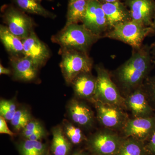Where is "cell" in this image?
I'll use <instances>...</instances> for the list:
<instances>
[{
	"label": "cell",
	"mask_w": 155,
	"mask_h": 155,
	"mask_svg": "<svg viewBox=\"0 0 155 155\" xmlns=\"http://www.w3.org/2000/svg\"><path fill=\"white\" fill-rule=\"evenodd\" d=\"M132 49L130 58L110 72L112 79L124 97L142 86L155 65L149 45H143Z\"/></svg>",
	"instance_id": "1"
},
{
	"label": "cell",
	"mask_w": 155,
	"mask_h": 155,
	"mask_svg": "<svg viewBox=\"0 0 155 155\" xmlns=\"http://www.w3.org/2000/svg\"><path fill=\"white\" fill-rule=\"evenodd\" d=\"M101 38V37L93 33L83 24H75L65 25L52 37L51 40L53 43L59 45L61 48L88 53L92 46Z\"/></svg>",
	"instance_id": "2"
},
{
	"label": "cell",
	"mask_w": 155,
	"mask_h": 155,
	"mask_svg": "<svg viewBox=\"0 0 155 155\" xmlns=\"http://www.w3.org/2000/svg\"><path fill=\"white\" fill-rule=\"evenodd\" d=\"M60 52L62 57L60 67L68 84H72L79 74L91 72L93 60L89 56L88 53L62 48H60Z\"/></svg>",
	"instance_id": "3"
},
{
	"label": "cell",
	"mask_w": 155,
	"mask_h": 155,
	"mask_svg": "<svg viewBox=\"0 0 155 155\" xmlns=\"http://www.w3.org/2000/svg\"><path fill=\"white\" fill-rule=\"evenodd\" d=\"M151 32L150 27L131 19L114 26L104 37L122 41L132 49H136L141 47L145 38L150 35Z\"/></svg>",
	"instance_id": "4"
},
{
	"label": "cell",
	"mask_w": 155,
	"mask_h": 155,
	"mask_svg": "<svg viewBox=\"0 0 155 155\" xmlns=\"http://www.w3.org/2000/svg\"><path fill=\"white\" fill-rule=\"evenodd\" d=\"M95 69L97 73V84L94 100L118 106L125 110L124 97L112 79L110 72L102 64H97Z\"/></svg>",
	"instance_id": "5"
},
{
	"label": "cell",
	"mask_w": 155,
	"mask_h": 155,
	"mask_svg": "<svg viewBox=\"0 0 155 155\" xmlns=\"http://www.w3.org/2000/svg\"><path fill=\"white\" fill-rule=\"evenodd\" d=\"M117 131L102 127L87 138V148L93 155H116L125 140Z\"/></svg>",
	"instance_id": "6"
},
{
	"label": "cell",
	"mask_w": 155,
	"mask_h": 155,
	"mask_svg": "<svg viewBox=\"0 0 155 155\" xmlns=\"http://www.w3.org/2000/svg\"><path fill=\"white\" fill-rule=\"evenodd\" d=\"M96 112L97 121L104 128L120 133L129 116L123 108L94 100L92 103Z\"/></svg>",
	"instance_id": "7"
},
{
	"label": "cell",
	"mask_w": 155,
	"mask_h": 155,
	"mask_svg": "<svg viewBox=\"0 0 155 155\" xmlns=\"http://www.w3.org/2000/svg\"><path fill=\"white\" fill-rule=\"evenodd\" d=\"M2 16L9 30L22 40L33 31L34 22L32 18L13 5L3 7Z\"/></svg>",
	"instance_id": "8"
},
{
	"label": "cell",
	"mask_w": 155,
	"mask_h": 155,
	"mask_svg": "<svg viewBox=\"0 0 155 155\" xmlns=\"http://www.w3.org/2000/svg\"><path fill=\"white\" fill-rule=\"evenodd\" d=\"M155 130V115L145 118L130 117L120 132L125 138L133 137L147 142Z\"/></svg>",
	"instance_id": "9"
},
{
	"label": "cell",
	"mask_w": 155,
	"mask_h": 155,
	"mask_svg": "<svg viewBox=\"0 0 155 155\" xmlns=\"http://www.w3.org/2000/svg\"><path fill=\"white\" fill-rule=\"evenodd\" d=\"M82 24L93 33L104 38L110 26L101 3L98 0H88L86 15Z\"/></svg>",
	"instance_id": "10"
},
{
	"label": "cell",
	"mask_w": 155,
	"mask_h": 155,
	"mask_svg": "<svg viewBox=\"0 0 155 155\" xmlns=\"http://www.w3.org/2000/svg\"><path fill=\"white\" fill-rule=\"evenodd\" d=\"M125 110L133 118H145L155 115L142 86L124 97Z\"/></svg>",
	"instance_id": "11"
},
{
	"label": "cell",
	"mask_w": 155,
	"mask_h": 155,
	"mask_svg": "<svg viewBox=\"0 0 155 155\" xmlns=\"http://www.w3.org/2000/svg\"><path fill=\"white\" fill-rule=\"evenodd\" d=\"M23 56L30 58L37 67L42 66L50 58V50L41 41L34 31H32L26 38L22 40Z\"/></svg>",
	"instance_id": "12"
},
{
	"label": "cell",
	"mask_w": 155,
	"mask_h": 155,
	"mask_svg": "<svg viewBox=\"0 0 155 155\" xmlns=\"http://www.w3.org/2000/svg\"><path fill=\"white\" fill-rule=\"evenodd\" d=\"M81 100L73 99L68 106V112L70 118L81 128L90 129L94 125L96 117L89 106Z\"/></svg>",
	"instance_id": "13"
},
{
	"label": "cell",
	"mask_w": 155,
	"mask_h": 155,
	"mask_svg": "<svg viewBox=\"0 0 155 155\" xmlns=\"http://www.w3.org/2000/svg\"><path fill=\"white\" fill-rule=\"evenodd\" d=\"M131 20L150 27L155 14L154 0H126Z\"/></svg>",
	"instance_id": "14"
},
{
	"label": "cell",
	"mask_w": 155,
	"mask_h": 155,
	"mask_svg": "<svg viewBox=\"0 0 155 155\" xmlns=\"http://www.w3.org/2000/svg\"><path fill=\"white\" fill-rule=\"evenodd\" d=\"M96 84V77L91 72H87L78 75L71 84L78 98L87 100L92 104L94 101Z\"/></svg>",
	"instance_id": "15"
},
{
	"label": "cell",
	"mask_w": 155,
	"mask_h": 155,
	"mask_svg": "<svg viewBox=\"0 0 155 155\" xmlns=\"http://www.w3.org/2000/svg\"><path fill=\"white\" fill-rule=\"evenodd\" d=\"M10 60L16 79L29 81L36 77L39 67L30 58L24 56H11Z\"/></svg>",
	"instance_id": "16"
},
{
	"label": "cell",
	"mask_w": 155,
	"mask_h": 155,
	"mask_svg": "<svg viewBox=\"0 0 155 155\" xmlns=\"http://www.w3.org/2000/svg\"><path fill=\"white\" fill-rule=\"evenodd\" d=\"M101 5L107 19L110 30L120 23L131 20L129 10L120 1L101 3Z\"/></svg>",
	"instance_id": "17"
},
{
	"label": "cell",
	"mask_w": 155,
	"mask_h": 155,
	"mask_svg": "<svg viewBox=\"0 0 155 155\" xmlns=\"http://www.w3.org/2000/svg\"><path fill=\"white\" fill-rule=\"evenodd\" d=\"M0 39L6 51L11 56L23 55L22 40L14 35L6 26H0Z\"/></svg>",
	"instance_id": "18"
},
{
	"label": "cell",
	"mask_w": 155,
	"mask_h": 155,
	"mask_svg": "<svg viewBox=\"0 0 155 155\" xmlns=\"http://www.w3.org/2000/svg\"><path fill=\"white\" fill-rule=\"evenodd\" d=\"M19 10L29 14L39 15L45 18L54 19L56 14L45 8L40 0H12Z\"/></svg>",
	"instance_id": "19"
},
{
	"label": "cell",
	"mask_w": 155,
	"mask_h": 155,
	"mask_svg": "<svg viewBox=\"0 0 155 155\" xmlns=\"http://www.w3.org/2000/svg\"><path fill=\"white\" fill-rule=\"evenodd\" d=\"M88 1H76L69 3L66 25L82 23L86 15Z\"/></svg>",
	"instance_id": "20"
},
{
	"label": "cell",
	"mask_w": 155,
	"mask_h": 155,
	"mask_svg": "<svg viewBox=\"0 0 155 155\" xmlns=\"http://www.w3.org/2000/svg\"><path fill=\"white\" fill-rule=\"evenodd\" d=\"M52 151L54 155H67L71 149V143L67 140L62 127L57 126L53 130Z\"/></svg>",
	"instance_id": "21"
},
{
	"label": "cell",
	"mask_w": 155,
	"mask_h": 155,
	"mask_svg": "<svg viewBox=\"0 0 155 155\" xmlns=\"http://www.w3.org/2000/svg\"><path fill=\"white\" fill-rule=\"evenodd\" d=\"M116 155H149L145 143L133 137L125 138Z\"/></svg>",
	"instance_id": "22"
},
{
	"label": "cell",
	"mask_w": 155,
	"mask_h": 155,
	"mask_svg": "<svg viewBox=\"0 0 155 155\" xmlns=\"http://www.w3.org/2000/svg\"><path fill=\"white\" fill-rule=\"evenodd\" d=\"M63 125L65 134L69 141L73 144H80L87 140V138L81 128L77 125L75 126L66 119L63 121Z\"/></svg>",
	"instance_id": "23"
},
{
	"label": "cell",
	"mask_w": 155,
	"mask_h": 155,
	"mask_svg": "<svg viewBox=\"0 0 155 155\" xmlns=\"http://www.w3.org/2000/svg\"><path fill=\"white\" fill-rule=\"evenodd\" d=\"M20 151L22 155H44L45 146L38 140L27 139L21 144Z\"/></svg>",
	"instance_id": "24"
},
{
	"label": "cell",
	"mask_w": 155,
	"mask_h": 155,
	"mask_svg": "<svg viewBox=\"0 0 155 155\" xmlns=\"http://www.w3.org/2000/svg\"><path fill=\"white\" fill-rule=\"evenodd\" d=\"M31 116L29 111L24 108L17 110L13 119L11 120V125L14 130L19 131L23 129L31 121Z\"/></svg>",
	"instance_id": "25"
},
{
	"label": "cell",
	"mask_w": 155,
	"mask_h": 155,
	"mask_svg": "<svg viewBox=\"0 0 155 155\" xmlns=\"http://www.w3.org/2000/svg\"><path fill=\"white\" fill-rule=\"evenodd\" d=\"M150 105L155 113V74L150 75L142 85Z\"/></svg>",
	"instance_id": "26"
},
{
	"label": "cell",
	"mask_w": 155,
	"mask_h": 155,
	"mask_svg": "<svg viewBox=\"0 0 155 155\" xmlns=\"http://www.w3.org/2000/svg\"><path fill=\"white\" fill-rule=\"evenodd\" d=\"M16 105L13 101L2 100L0 102V114L6 120L11 121L16 113Z\"/></svg>",
	"instance_id": "27"
},
{
	"label": "cell",
	"mask_w": 155,
	"mask_h": 155,
	"mask_svg": "<svg viewBox=\"0 0 155 155\" xmlns=\"http://www.w3.org/2000/svg\"><path fill=\"white\" fill-rule=\"evenodd\" d=\"M43 128L42 126L38 121L31 120L22 130V135L27 138L31 134Z\"/></svg>",
	"instance_id": "28"
},
{
	"label": "cell",
	"mask_w": 155,
	"mask_h": 155,
	"mask_svg": "<svg viewBox=\"0 0 155 155\" xmlns=\"http://www.w3.org/2000/svg\"><path fill=\"white\" fill-rule=\"evenodd\" d=\"M146 148L149 155H155V130L145 143Z\"/></svg>",
	"instance_id": "29"
},
{
	"label": "cell",
	"mask_w": 155,
	"mask_h": 155,
	"mask_svg": "<svg viewBox=\"0 0 155 155\" xmlns=\"http://www.w3.org/2000/svg\"><path fill=\"white\" fill-rule=\"evenodd\" d=\"M0 133L8 134L12 137L15 135V134L8 127L6 119L2 116H0Z\"/></svg>",
	"instance_id": "30"
},
{
	"label": "cell",
	"mask_w": 155,
	"mask_h": 155,
	"mask_svg": "<svg viewBox=\"0 0 155 155\" xmlns=\"http://www.w3.org/2000/svg\"><path fill=\"white\" fill-rule=\"evenodd\" d=\"M45 134V130L44 128L41 129V130L37 131L35 133L31 134L30 136L28 137L27 139L29 140H38L39 141L44 136Z\"/></svg>",
	"instance_id": "31"
},
{
	"label": "cell",
	"mask_w": 155,
	"mask_h": 155,
	"mask_svg": "<svg viewBox=\"0 0 155 155\" xmlns=\"http://www.w3.org/2000/svg\"><path fill=\"white\" fill-rule=\"evenodd\" d=\"M11 73V71L10 69L3 67L1 64L0 65V74H5V75H10Z\"/></svg>",
	"instance_id": "32"
},
{
	"label": "cell",
	"mask_w": 155,
	"mask_h": 155,
	"mask_svg": "<svg viewBox=\"0 0 155 155\" xmlns=\"http://www.w3.org/2000/svg\"><path fill=\"white\" fill-rule=\"evenodd\" d=\"M150 46L151 53L154 62L155 61V41L153 42Z\"/></svg>",
	"instance_id": "33"
},
{
	"label": "cell",
	"mask_w": 155,
	"mask_h": 155,
	"mask_svg": "<svg viewBox=\"0 0 155 155\" xmlns=\"http://www.w3.org/2000/svg\"><path fill=\"white\" fill-rule=\"evenodd\" d=\"M151 29V32L150 35H155V14L154 18L153 21V24L150 27Z\"/></svg>",
	"instance_id": "34"
},
{
	"label": "cell",
	"mask_w": 155,
	"mask_h": 155,
	"mask_svg": "<svg viewBox=\"0 0 155 155\" xmlns=\"http://www.w3.org/2000/svg\"><path fill=\"white\" fill-rule=\"evenodd\" d=\"M99 2L101 3L113 2L116 1H120V0H98Z\"/></svg>",
	"instance_id": "35"
},
{
	"label": "cell",
	"mask_w": 155,
	"mask_h": 155,
	"mask_svg": "<svg viewBox=\"0 0 155 155\" xmlns=\"http://www.w3.org/2000/svg\"><path fill=\"white\" fill-rule=\"evenodd\" d=\"M72 155H86V153L83 151H77Z\"/></svg>",
	"instance_id": "36"
},
{
	"label": "cell",
	"mask_w": 155,
	"mask_h": 155,
	"mask_svg": "<svg viewBox=\"0 0 155 155\" xmlns=\"http://www.w3.org/2000/svg\"><path fill=\"white\" fill-rule=\"evenodd\" d=\"M76 1H79V0H69V3L73 2ZM81 1H88V0H81Z\"/></svg>",
	"instance_id": "37"
},
{
	"label": "cell",
	"mask_w": 155,
	"mask_h": 155,
	"mask_svg": "<svg viewBox=\"0 0 155 155\" xmlns=\"http://www.w3.org/2000/svg\"><path fill=\"white\" fill-rule=\"evenodd\" d=\"M40 1H41V0H40ZM47 1H52V0H47Z\"/></svg>",
	"instance_id": "38"
},
{
	"label": "cell",
	"mask_w": 155,
	"mask_h": 155,
	"mask_svg": "<svg viewBox=\"0 0 155 155\" xmlns=\"http://www.w3.org/2000/svg\"><path fill=\"white\" fill-rule=\"evenodd\" d=\"M154 64H155V61H154Z\"/></svg>",
	"instance_id": "39"
}]
</instances>
